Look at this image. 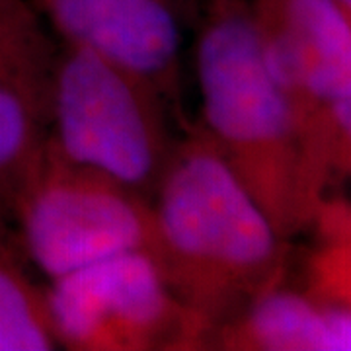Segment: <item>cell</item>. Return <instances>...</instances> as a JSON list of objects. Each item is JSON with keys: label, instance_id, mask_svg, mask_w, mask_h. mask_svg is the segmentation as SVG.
Listing matches in <instances>:
<instances>
[{"label": "cell", "instance_id": "1", "mask_svg": "<svg viewBox=\"0 0 351 351\" xmlns=\"http://www.w3.org/2000/svg\"><path fill=\"white\" fill-rule=\"evenodd\" d=\"M151 205L149 252L207 341L287 281L291 240L269 223L199 123L186 121Z\"/></svg>", "mask_w": 351, "mask_h": 351}, {"label": "cell", "instance_id": "2", "mask_svg": "<svg viewBox=\"0 0 351 351\" xmlns=\"http://www.w3.org/2000/svg\"><path fill=\"white\" fill-rule=\"evenodd\" d=\"M193 69L203 133L277 232L295 239L316 205L295 117L263 61L248 4L211 2L195 34Z\"/></svg>", "mask_w": 351, "mask_h": 351}, {"label": "cell", "instance_id": "3", "mask_svg": "<svg viewBox=\"0 0 351 351\" xmlns=\"http://www.w3.org/2000/svg\"><path fill=\"white\" fill-rule=\"evenodd\" d=\"M186 125L149 78L57 39L47 147L152 199Z\"/></svg>", "mask_w": 351, "mask_h": 351}, {"label": "cell", "instance_id": "4", "mask_svg": "<svg viewBox=\"0 0 351 351\" xmlns=\"http://www.w3.org/2000/svg\"><path fill=\"white\" fill-rule=\"evenodd\" d=\"M248 8L295 117L316 205L351 172V16L334 0H252Z\"/></svg>", "mask_w": 351, "mask_h": 351}, {"label": "cell", "instance_id": "5", "mask_svg": "<svg viewBox=\"0 0 351 351\" xmlns=\"http://www.w3.org/2000/svg\"><path fill=\"white\" fill-rule=\"evenodd\" d=\"M4 211L27 263L49 281L117 254L151 250V199L69 162L47 143Z\"/></svg>", "mask_w": 351, "mask_h": 351}, {"label": "cell", "instance_id": "6", "mask_svg": "<svg viewBox=\"0 0 351 351\" xmlns=\"http://www.w3.org/2000/svg\"><path fill=\"white\" fill-rule=\"evenodd\" d=\"M45 293L61 350H207L205 330L168 287L151 252L117 254L51 279Z\"/></svg>", "mask_w": 351, "mask_h": 351}, {"label": "cell", "instance_id": "7", "mask_svg": "<svg viewBox=\"0 0 351 351\" xmlns=\"http://www.w3.org/2000/svg\"><path fill=\"white\" fill-rule=\"evenodd\" d=\"M32 8L59 41L125 64L182 112L184 22L176 0H34Z\"/></svg>", "mask_w": 351, "mask_h": 351}, {"label": "cell", "instance_id": "8", "mask_svg": "<svg viewBox=\"0 0 351 351\" xmlns=\"http://www.w3.org/2000/svg\"><path fill=\"white\" fill-rule=\"evenodd\" d=\"M57 41L24 0H0V207L43 151Z\"/></svg>", "mask_w": 351, "mask_h": 351}, {"label": "cell", "instance_id": "9", "mask_svg": "<svg viewBox=\"0 0 351 351\" xmlns=\"http://www.w3.org/2000/svg\"><path fill=\"white\" fill-rule=\"evenodd\" d=\"M207 350L350 351L351 306L316 301L283 281L213 330Z\"/></svg>", "mask_w": 351, "mask_h": 351}, {"label": "cell", "instance_id": "10", "mask_svg": "<svg viewBox=\"0 0 351 351\" xmlns=\"http://www.w3.org/2000/svg\"><path fill=\"white\" fill-rule=\"evenodd\" d=\"M61 350L45 287L32 281L8 215L0 207V351Z\"/></svg>", "mask_w": 351, "mask_h": 351}, {"label": "cell", "instance_id": "11", "mask_svg": "<svg viewBox=\"0 0 351 351\" xmlns=\"http://www.w3.org/2000/svg\"><path fill=\"white\" fill-rule=\"evenodd\" d=\"M316 246L304 263L302 291L328 304H350L351 230L311 228Z\"/></svg>", "mask_w": 351, "mask_h": 351}, {"label": "cell", "instance_id": "12", "mask_svg": "<svg viewBox=\"0 0 351 351\" xmlns=\"http://www.w3.org/2000/svg\"><path fill=\"white\" fill-rule=\"evenodd\" d=\"M334 2H336L339 8L348 14V16H351V0H334Z\"/></svg>", "mask_w": 351, "mask_h": 351}]
</instances>
